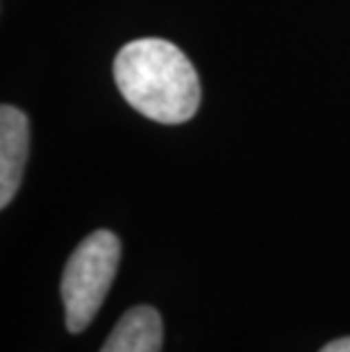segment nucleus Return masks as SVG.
Here are the masks:
<instances>
[{"label":"nucleus","mask_w":350,"mask_h":352,"mask_svg":"<svg viewBox=\"0 0 350 352\" xmlns=\"http://www.w3.org/2000/svg\"><path fill=\"white\" fill-rule=\"evenodd\" d=\"M118 261L121 241L109 230L91 232L73 250L62 275V302L69 332H82L96 318L116 277Z\"/></svg>","instance_id":"nucleus-2"},{"label":"nucleus","mask_w":350,"mask_h":352,"mask_svg":"<svg viewBox=\"0 0 350 352\" xmlns=\"http://www.w3.org/2000/svg\"><path fill=\"white\" fill-rule=\"evenodd\" d=\"M164 327L157 309L132 307L121 316L100 352H162Z\"/></svg>","instance_id":"nucleus-4"},{"label":"nucleus","mask_w":350,"mask_h":352,"mask_svg":"<svg viewBox=\"0 0 350 352\" xmlns=\"http://www.w3.org/2000/svg\"><path fill=\"white\" fill-rule=\"evenodd\" d=\"M30 153L28 116L14 104L0 107V207L17 196Z\"/></svg>","instance_id":"nucleus-3"},{"label":"nucleus","mask_w":350,"mask_h":352,"mask_svg":"<svg viewBox=\"0 0 350 352\" xmlns=\"http://www.w3.org/2000/svg\"><path fill=\"white\" fill-rule=\"evenodd\" d=\"M118 91L132 109L164 125L184 123L200 107V80L187 55L166 39H137L114 59Z\"/></svg>","instance_id":"nucleus-1"},{"label":"nucleus","mask_w":350,"mask_h":352,"mask_svg":"<svg viewBox=\"0 0 350 352\" xmlns=\"http://www.w3.org/2000/svg\"><path fill=\"white\" fill-rule=\"evenodd\" d=\"M321 352H350V336H344V339H337L327 346Z\"/></svg>","instance_id":"nucleus-5"}]
</instances>
